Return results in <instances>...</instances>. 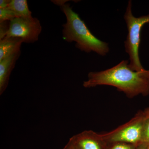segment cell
<instances>
[{"label":"cell","instance_id":"cell-1","mask_svg":"<svg viewBox=\"0 0 149 149\" xmlns=\"http://www.w3.org/2000/svg\"><path fill=\"white\" fill-rule=\"evenodd\" d=\"M129 64L128 61H123L106 70L89 72L88 80L84 81L83 86L86 88L97 85L113 86L130 98L139 95H148L149 94V70L133 71Z\"/></svg>","mask_w":149,"mask_h":149},{"label":"cell","instance_id":"cell-2","mask_svg":"<svg viewBox=\"0 0 149 149\" xmlns=\"http://www.w3.org/2000/svg\"><path fill=\"white\" fill-rule=\"evenodd\" d=\"M60 7L66 18V23L63 25L64 40L68 42H75L76 47L83 52H93L101 56L106 55L109 51L107 43L101 41L91 33L69 4H64Z\"/></svg>","mask_w":149,"mask_h":149},{"label":"cell","instance_id":"cell-3","mask_svg":"<svg viewBox=\"0 0 149 149\" xmlns=\"http://www.w3.org/2000/svg\"><path fill=\"white\" fill-rule=\"evenodd\" d=\"M124 19L128 31L124 44L125 52L128 54L130 58L129 66L133 71H143L145 69L141 64L139 56L140 36L143 26L149 22V15L139 17L133 16L132 12V1H129L124 15Z\"/></svg>","mask_w":149,"mask_h":149},{"label":"cell","instance_id":"cell-4","mask_svg":"<svg viewBox=\"0 0 149 149\" xmlns=\"http://www.w3.org/2000/svg\"><path fill=\"white\" fill-rule=\"evenodd\" d=\"M144 120L143 113H140L125 125L102 136L105 141L113 143L139 145L143 143L142 134Z\"/></svg>","mask_w":149,"mask_h":149},{"label":"cell","instance_id":"cell-5","mask_svg":"<svg viewBox=\"0 0 149 149\" xmlns=\"http://www.w3.org/2000/svg\"><path fill=\"white\" fill-rule=\"evenodd\" d=\"M42 31V25L38 19L16 17L10 22L9 29L6 37H19L24 43H32L38 40Z\"/></svg>","mask_w":149,"mask_h":149},{"label":"cell","instance_id":"cell-6","mask_svg":"<svg viewBox=\"0 0 149 149\" xmlns=\"http://www.w3.org/2000/svg\"><path fill=\"white\" fill-rule=\"evenodd\" d=\"M70 140L78 149H102L101 143L104 139L102 135L90 130L83 131Z\"/></svg>","mask_w":149,"mask_h":149},{"label":"cell","instance_id":"cell-7","mask_svg":"<svg viewBox=\"0 0 149 149\" xmlns=\"http://www.w3.org/2000/svg\"><path fill=\"white\" fill-rule=\"evenodd\" d=\"M21 54L20 50L0 61V95L4 93L9 83L10 76Z\"/></svg>","mask_w":149,"mask_h":149},{"label":"cell","instance_id":"cell-8","mask_svg":"<svg viewBox=\"0 0 149 149\" xmlns=\"http://www.w3.org/2000/svg\"><path fill=\"white\" fill-rule=\"evenodd\" d=\"M23 40L16 37H5L0 40V61L20 50Z\"/></svg>","mask_w":149,"mask_h":149},{"label":"cell","instance_id":"cell-9","mask_svg":"<svg viewBox=\"0 0 149 149\" xmlns=\"http://www.w3.org/2000/svg\"><path fill=\"white\" fill-rule=\"evenodd\" d=\"M8 8L12 11L16 17L31 18L33 17L29 10L26 0H11Z\"/></svg>","mask_w":149,"mask_h":149},{"label":"cell","instance_id":"cell-10","mask_svg":"<svg viewBox=\"0 0 149 149\" xmlns=\"http://www.w3.org/2000/svg\"><path fill=\"white\" fill-rule=\"evenodd\" d=\"M16 17L15 13L8 8H0V22L11 21Z\"/></svg>","mask_w":149,"mask_h":149},{"label":"cell","instance_id":"cell-11","mask_svg":"<svg viewBox=\"0 0 149 149\" xmlns=\"http://www.w3.org/2000/svg\"><path fill=\"white\" fill-rule=\"evenodd\" d=\"M142 143L149 146V118H145L142 134Z\"/></svg>","mask_w":149,"mask_h":149},{"label":"cell","instance_id":"cell-12","mask_svg":"<svg viewBox=\"0 0 149 149\" xmlns=\"http://www.w3.org/2000/svg\"><path fill=\"white\" fill-rule=\"evenodd\" d=\"M10 21L0 22V40L5 38L9 29Z\"/></svg>","mask_w":149,"mask_h":149},{"label":"cell","instance_id":"cell-13","mask_svg":"<svg viewBox=\"0 0 149 149\" xmlns=\"http://www.w3.org/2000/svg\"><path fill=\"white\" fill-rule=\"evenodd\" d=\"M135 147L133 145L125 143H116L111 149H134Z\"/></svg>","mask_w":149,"mask_h":149},{"label":"cell","instance_id":"cell-14","mask_svg":"<svg viewBox=\"0 0 149 149\" xmlns=\"http://www.w3.org/2000/svg\"><path fill=\"white\" fill-rule=\"evenodd\" d=\"M11 0H1L0 1V8L4 9L8 7Z\"/></svg>","mask_w":149,"mask_h":149},{"label":"cell","instance_id":"cell-15","mask_svg":"<svg viewBox=\"0 0 149 149\" xmlns=\"http://www.w3.org/2000/svg\"><path fill=\"white\" fill-rule=\"evenodd\" d=\"M63 149H78L77 147L75 146V145L73 144L72 141L70 140L69 142H68L66 146H65Z\"/></svg>","mask_w":149,"mask_h":149},{"label":"cell","instance_id":"cell-16","mask_svg":"<svg viewBox=\"0 0 149 149\" xmlns=\"http://www.w3.org/2000/svg\"><path fill=\"white\" fill-rule=\"evenodd\" d=\"M148 145L146 143H142L139 145V147L137 149H148Z\"/></svg>","mask_w":149,"mask_h":149},{"label":"cell","instance_id":"cell-17","mask_svg":"<svg viewBox=\"0 0 149 149\" xmlns=\"http://www.w3.org/2000/svg\"><path fill=\"white\" fill-rule=\"evenodd\" d=\"M145 118H149V109H147L143 113Z\"/></svg>","mask_w":149,"mask_h":149},{"label":"cell","instance_id":"cell-18","mask_svg":"<svg viewBox=\"0 0 149 149\" xmlns=\"http://www.w3.org/2000/svg\"><path fill=\"white\" fill-rule=\"evenodd\" d=\"M148 149H149V146H148Z\"/></svg>","mask_w":149,"mask_h":149}]
</instances>
